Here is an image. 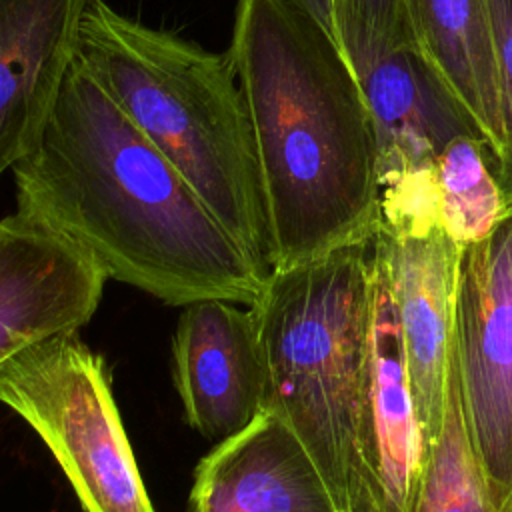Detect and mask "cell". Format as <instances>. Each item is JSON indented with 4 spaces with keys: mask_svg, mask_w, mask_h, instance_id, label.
Returning a JSON list of instances; mask_svg holds the SVG:
<instances>
[{
    "mask_svg": "<svg viewBox=\"0 0 512 512\" xmlns=\"http://www.w3.org/2000/svg\"><path fill=\"white\" fill-rule=\"evenodd\" d=\"M376 230L318 258L274 268L254 316L266 410L300 438L338 512H352Z\"/></svg>",
    "mask_w": 512,
    "mask_h": 512,
    "instance_id": "277c9868",
    "label": "cell"
},
{
    "mask_svg": "<svg viewBox=\"0 0 512 512\" xmlns=\"http://www.w3.org/2000/svg\"><path fill=\"white\" fill-rule=\"evenodd\" d=\"M418 512H496L468 442L452 350L442 430L430 452Z\"/></svg>",
    "mask_w": 512,
    "mask_h": 512,
    "instance_id": "2e32d148",
    "label": "cell"
},
{
    "mask_svg": "<svg viewBox=\"0 0 512 512\" xmlns=\"http://www.w3.org/2000/svg\"><path fill=\"white\" fill-rule=\"evenodd\" d=\"M378 236L402 330L416 414L432 452L444 420L462 248L442 224L404 232L378 226Z\"/></svg>",
    "mask_w": 512,
    "mask_h": 512,
    "instance_id": "9c48e42d",
    "label": "cell"
},
{
    "mask_svg": "<svg viewBox=\"0 0 512 512\" xmlns=\"http://www.w3.org/2000/svg\"><path fill=\"white\" fill-rule=\"evenodd\" d=\"M228 56L248 106L274 268L372 234L376 126L336 38L286 0H236Z\"/></svg>",
    "mask_w": 512,
    "mask_h": 512,
    "instance_id": "7a4b0ae2",
    "label": "cell"
},
{
    "mask_svg": "<svg viewBox=\"0 0 512 512\" xmlns=\"http://www.w3.org/2000/svg\"><path fill=\"white\" fill-rule=\"evenodd\" d=\"M494 54L500 84L504 144L496 162V176L506 208H512V0H488Z\"/></svg>",
    "mask_w": 512,
    "mask_h": 512,
    "instance_id": "ac0fdd59",
    "label": "cell"
},
{
    "mask_svg": "<svg viewBox=\"0 0 512 512\" xmlns=\"http://www.w3.org/2000/svg\"><path fill=\"white\" fill-rule=\"evenodd\" d=\"M430 460L376 228L372 314L356 436L352 512H418Z\"/></svg>",
    "mask_w": 512,
    "mask_h": 512,
    "instance_id": "52a82bcc",
    "label": "cell"
},
{
    "mask_svg": "<svg viewBox=\"0 0 512 512\" xmlns=\"http://www.w3.org/2000/svg\"><path fill=\"white\" fill-rule=\"evenodd\" d=\"M352 70L376 126L378 174L434 166L456 136L468 134L486 142L474 118L418 48L384 52L352 64Z\"/></svg>",
    "mask_w": 512,
    "mask_h": 512,
    "instance_id": "4fadbf2b",
    "label": "cell"
},
{
    "mask_svg": "<svg viewBox=\"0 0 512 512\" xmlns=\"http://www.w3.org/2000/svg\"><path fill=\"white\" fill-rule=\"evenodd\" d=\"M0 402L44 440L84 512H154L104 360L76 330L2 360Z\"/></svg>",
    "mask_w": 512,
    "mask_h": 512,
    "instance_id": "5b68a950",
    "label": "cell"
},
{
    "mask_svg": "<svg viewBox=\"0 0 512 512\" xmlns=\"http://www.w3.org/2000/svg\"><path fill=\"white\" fill-rule=\"evenodd\" d=\"M190 512H338L304 444L272 412L220 440L194 472Z\"/></svg>",
    "mask_w": 512,
    "mask_h": 512,
    "instance_id": "7c38bea8",
    "label": "cell"
},
{
    "mask_svg": "<svg viewBox=\"0 0 512 512\" xmlns=\"http://www.w3.org/2000/svg\"><path fill=\"white\" fill-rule=\"evenodd\" d=\"M296 8L310 14L316 22H320L334 36V18H332V2L330 0H286Z\"/></svg>",
    "mask_w": 512,
    "mask_h": 512,
    "instance_id": "d6986e66",
    "label": "cell"
},
{
    "mask_svg": "<svg viewBox=\"0 0 512 512\" xmlns=\"http://www.w3.org/2000/svg\"><path fill=\"white\" fill-rule=\"evenodd\" d=\"M508 512H512V502H510V510Z\"/></svg>",
    "mask_w": 512,
    "mask_h": 512,
    "instance_id": "ffe728a7",
    "label": "cell"
},
{
    "mask_svg": "<svg viewBox=\"0 0 512 512\" xmlns=\"http://www.w3.org/2000/svg\"><path fill=\"white\" fill-rule=\"evenodd\" d=\"M334 38L348 64L418 48L414 0H330Z\"/></svg>",
    "mask_w": 512,
    "mask_h": 512,
    "instance_id": "e0dca14e",
    "label": "cell"
},
{
    "mask_svg": "<svg viewBox=\"0 0 512 512\" xmlns=\"http://www.w3.org/2000/svg\"><path fill=\"white\" fill-rule=\"evenodd\" d=\"M12 174L16 212L68 240L106 278L170 306H252L270 274L78 56L38 144Z\"/></svg>",
    "mask_w": 512,
    "mask_h": 512,
    "instance_id": "6da1fadb",
    "label": "cell"
},
{
    "mask_svg": "<svg viewBox=\"0 0 512 512\" xmlns=\"http://www.w3.org/2000/svg\"><path fill=\"white\" fill-rule=\"evenodd\" d=\"M106 274L76 246L20 212L0 220V362L86 324Z\"/></svg>",
    "mask_w": 512,
    "mask_h": 512,
    "instance_id": "30bf717a",
    "label": "cell"
},
{
    "mask_svg": "<svg viewBox=\"0 0 512 512\" xmlns=\"http://www.w3.org/2000/svg\"><path fill=\"white\" fill-rule=\"evenodd\" d=\"M454 356L470 448L496 512L512 502V208L460 252Z\"/></svg>",
    "mask_w": 512,
    "mask_h": 512,
    "instance_id": "8992f818",
    "label": "cell"
},
{
    "mask_svg": "<svg viewBox=\"0 0 512 512\" xmlns=\"http://www.w3.org/2000/svg\"><path fill=\"white\" fill-rule=\"evenodd\" d=\"M174 384L186 422L224 440L266 410V370L248 310L206 298L184 306L172 342Z\"/></svg>",
    "mask_w": 512,
    "mask_h": 512,
    "instance_id": "ba28073f",
    "label": "cell"
},
{
    "mask_svg": "<svg viewBox=\"0 0 512 512\" xmlns=\"http://www.w3.org/2000/svg\"><path fill=\"white\" fill-rule=\"evenodd\" d=\"M76 56L268 272L274 246L244 92L230 56L90 0Z\"/></svg>",
    "mask_w": 512,
    "mask_h": 512,
    "instance_id": "3957f363",
    "label": "cell"
},
{
    "mask_svg": "<svg viewBox=\"0 0 512 512\" xmlns=\"http://www.w3.org/2000/svg\"><path fill=\"white\" fill-rule=\"evenodd\" d=\"M440 224L460 246L484 240L506 212L492 148L476 136H456L436 158Z\"/></svg>",
    "mask_w": 512,
    "mask_h": 512,
    "instance_id": "9a60e30c",
    "label": "cell"
},
{
    "mask_svg": "<svg viewBox=\"0 0 512 512\" xmlns=\"http://www.w3.org/2000/svg\"><path fill=\"white\" fill-rule=\"evenodd\" d=\"M90 0H0V176L38 144Z\"/></svg>",
    "mask_w": 512,
    "mask_h": 512,
    "instance_id": "8fae6325",
    "label": "cell"
},
{
    "mask_svg": "<svg viewBox=\"0 0 512 512\" xmlns=\"http://www.w3.org/2000/svg\"><path fill=\"white\" fill-rule=\"evenodd\" d=\"M420 52L436 68L490 144H504L500 84L488 0H414Z\"/></svg>",
    "mask_w": 512,
    "mask_h": 512,
    "instance_id": "5bb4252c",
    "label": "cell"
}]
</instances>
